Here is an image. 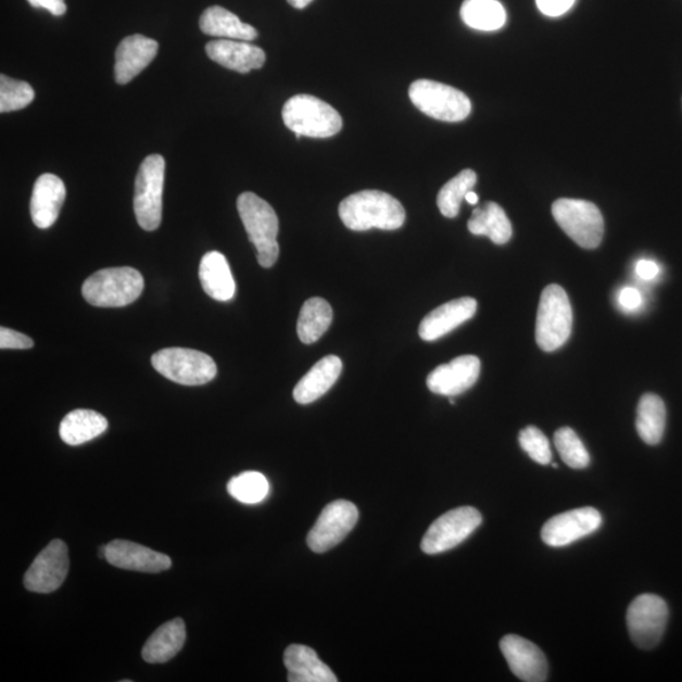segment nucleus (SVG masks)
I'll return each mask as SVG.
<instances>
[{"instance_id": "473e14b6", "label": "nucleus", "mask_w": 682, "mask_h": 682, "mask_svg": "<svg viewBox=\"0 0 682 682\" xmlns=\"http://www.w3.org/2000/svg\"><path fill=\"white\" fill-rule=\"evenodd\" d=\"M227 488L231 497L244 505H258L269 493L268 480L258 471H245L231 478Z\"/></svg>"}, {"instance_id": "ea45409f", "label": "nucleus", "mask_w": 682, "mask_h": 682, "mask_svg": "<svg viewBox=\"0 0 682 682\" xmlns=\"http://www.w3.org/2000/svg\"><path fill=\"white\" fill-rule=\"evenodd\" d=\"M641 293L632 289V287H626V289L619 294V302L627 310H634L641 305Z\"/></svg>"}, {"instance_id": "412c9836", "label": "nucleus", "mask_w": 682, "mask_h": 682, "mask_svg": "<svg viewBox=\"0 0 682 682\" xmlns=\"http://www.w3.org/2000/svg\"><path fill=\"white\" fill-rule=\"evenodd\" d=\"M209 59L239 74H250L266 62V53L247 41L218 40L206 45Z\"/></svg>"}, {"instance_id": "e433bc0d", "label": "nucleus", "mask_w": 682, "mask_h": 682, "mask_svg": "<svg viewBox=\"0 0 682 682\" xmlns=\"http://www.w3.org/2000/svg\"><path fill=\"white\" fill-rule=\"evenodd\" d=\"M35 345L34 340L18 331L2 328L0 329V348L3 349H30Z\"/></svg>"}, {"instance_id": "58836bf2", "label": "nucleus", "mask_w": 682, "mask_h": 682, "mask_svg": "<svg viewBox=\"0 0 682 682\" xmlns=\"http://www.w3.org/2000/svg\"><path fill=\"white\" fill-rule=\"evenodd\" d=\"M27 2L34 8H42V10L49 11L52 15H64L67 12L65 0H27Z\"/></svg>"}, {"instance_id": "39448f33", "label": "nucleus", "mask_w": 682, "mask_h": 682, "mask_svg": "<svg viewBox=\"0 0 682 682\" xmlns=\"http://www.w3.org/2000/svg\"><path fill=\"white\" fill-rule=\"evenodd\" d=\"M572 319L568 293L559 285L547 286L541 293L536 320V341L542 351L552 353L567 343Z\"/></svg>"}, {"instance_id": "1a4fd4ad", "label": "nucleus", "mask_w": 682, "mask_h": 682, "mask_svg": "<svg viewBox=\"0 0 682 682\" xmlns=\"http://www.w3.org/2000/svg\"><path fill=\"white\" fill-rule=\"evenodd\" d=\"M554 219L581 248L595 250L604 237V219L591 201L559 199L553 204Z\"/></svg>"}, {"instance_id": "aec40b11", "label": "nucleus", "mask_w": 682, "mask_h": 682, "mask_svg": "<svg viewBox=\"0 0 682 682\" xmlns=\"http://www.w3.org/2000/svg\"><path fill=\"white\" fill-rule=\"evenodd\" d=\"M66 199L65 184L56 175L45 174L35 184L30 199V216L37 228L49 229L59 219Z\"/></svg>"}, {"instance_id": "2eb2a0df", "label": "nucleus", "mask_w": 682, "mask_h": 682, "mask_svg": "<svg viewBox=\"0 0 682 682\" xmlns=\"http://www.w3.org/2000/svg\"><path fill=\"white\" fill-rule=\"evenodd\" d=\"M500 647L512 672L526 682L547 680L548 665L542 651L529 640L517 634H507L501 640Z\"/></svg>"}, {"instance_id": "20e7f679", "label": "nucleus", "mask_w": 682, "mask_h": 682, "mask_svg": "<svg viewBox=\"0 0 682 682\" xmlns=\"http://www.w3.org/2000/svg\"><path fill=\"white\" fill-rule=\"evenodd\" d=\"M285 126L296 135L310 138H329L343 128V119L330 104L313 96H294L282 110Z\"/></svg>"}, {"instance_id": "c756f323", "label": "nucleus", "mask_w": 682, "mask_h": 682, "mask_svg": "<svg viewBox=\"0 0 682 682\" xmlns=\"http://www.w3.org/2000/svg\"><path fill=\"white\" fill-rule=\"evenodd\" d=\"M332 321V308L320 298L310 299L301 308L298 336L302 343L314 344L328 331Z\"/></svg>"}, {"instance_id": "6e6552de", "label": "nucleus", "mask_w": 682, "mask_h": 682, "mask_svg": "<svg viewBox=\"0 0 682 682\" xmlns=\"http://www.w3.org/2000/svg\"><path fill=\"white\" fill-rule=\"evenodd\" d=\"M165 159L151 154L144 159L136 178L135 214L139 227L147 231L160 228L162 195L165 185Z\"/></svg>"}, {"instance_id": "2f4dec72", "label": "nucleus", "mask_w": 682, "mask_h": 682, "mask_svg": "<svg viewBox=\"0 0 682 682\" xmlns=\"http://www.w3.org/2000/svg\"><path fill=\"white\" fill-rule=\"evenodd\" d=\"M477 174L472 169H464L443 186L438 195V206L445 218H456L467 193L475 188Z\"/></svg>"}, {"instance_id": "37998d69", "label": "nucleus", "mask_w": 682, "mask_h": 682, "mask_svg": "<svg viewBox=\"0 0 682 682\" xmlns=\"http://www.w3.org/2000/svg\"><path fill=\"white\" fill-rule=\"evenodd\" d=\"M465 200H467L470 205H477L479 198L477 193L471 190L467 193V197H465Z\"/></svg>"}, {"instance_id": "a211bd4d", "label": "nucleus", "mask_w": 682, "mask_h": 682, "mask_svg": "<svg viewBox=\"0 0 682 682\" xmlns=\"http://www.w3.org/2000/svg\"><path fill=\"white\" fill-rule=\"evenodd\" d=\"M159 43L152 38L134 35L119 43L115 52V81L126 85L141 74L157 56Z\"/></svg>"}, {"instance_id": "7c9ffc66", "label": "nucleus", "mask_w": 682, "mask_h": 682, "mask_svg": "<svg viewBox=\"0 0 682 682\" xmlns=\"http://www.w3.org/2000/svg\"><path fill=\"white\" fill-rule=\"evenodd\" d=\"M460 15L465 25L485 33L501 29L507 22L505 7L498 0H465Z\"/></svg>"}, {"instance_id": "a19ab883", "label": "nucleus", "mask_w": 682, "mask_h": 682, "mask_svg": "<svg viewBox=\"0 0 682 682\" xmlns=\"http://www.w3.org/2000/svg\"><path fill=\"white\" fill-rule=\"evenodd\" d=\"M635 270H637V275L642 278V280H654V278L660 273V268H658L657 263L648 260H642L635 266Z\"/></svg>"}, {"instance_id": "393cba45", "label": "nucleus", "mask_w": 682, "mask_h": 682, "mask_svg": "<svg viewBox=\"0 0 682 682\" xmlns=\"http://www.w3.org/2000/svg\"><path fill=\"white\" fill-rule=\"evenodd\" d=\"M200 29L207 36L218 37L222 40L251 42L258 37V30L243 23L238 15L226 8L214 5L201 14Z\"/></svg>"}, {"instance_id": "79ce46f5", "label": "nucleus", "mask_w": 682, "mask_h": 682, "mask_svg": "<svg viewBox=\"0 0 682 682\" xmlns=\"http://www.w3.org/2000/svg\"><path fill=\"white\" fill-rule=\"evenodd\" d=\"M296 10H304L313 0H287Z\"/></svg>"}, {"instance_id": "b1692460", "label": "nucleus", "mask_w": 682, "mask_h": 682, "mask_svg": "<svg viewBox=\"0 0 682 682\" xmlns=\"http://www.w3.org/2000/svg\"><path fill=\"white\" fill-rule=\"evenodd\" d=\"M199 277L207 296L216 301H230L237 286L229 263L219 252H209L200 262Z\"/></svg>"}, {"instance_id": "c9c22d12", "label": "nucleus", "mask_w": 682, "mask_h": 682, "mask_svg": "<svg viewBox=\"0 0 682 682\" xmlns=\"http://www.w3.org/2000/svg\"><path fill=\"white\" fill-rule=\"evenodd\" d=\"M519 445L523 449V451L529 454L533 462H536L541 465H547L553 460L552 447H550V443L545 433L534 428V426H529V428L523 429L519 432Z\"/></svg>"}, {"instance_id": "72a5a7b5", "label": "nucleus", "mask_w": 682, "mask_h": 682, "mask_svg": "<svg viewBox=\"0 0 682 682\" xmlns=\"http://www.w3.org/2000/svg\"><path fill=\"white\" fill-rule=\"evenodd\" d=\"M555 446L561 459L572 469H584L591 463V456L578 433L570 428H561L555 432Z\"/></svg>"}, {"instance_id": "7ed1b4c3", "label": "nucleus", "mask_w": 682, "mask_h": 682, "mask_svg": "<svg viewBox=\"0 0 682 682\" xmlns=\"http://www.w3.org/2000/svg\"><path fill=\"white\" fill-rule=\"evenodd\" d=\"M144 289L143 276L130 267L105 268L83 285V296L97 307H124L134 304Z\"/></svg>"}, {"instance_id": "f8f14e48", "label": "nucleus", "mask_w": 682, "mask_h": 682, "mask_svg": "<svg viewBox=\"0 0 682 682\" xmlns=\"http://www.w3.org/2000/svg\"><path fill=\"white\" fill-rule=\"evenodd\" d=\"M358 508L348 501H336L324 508L313 530L308 532L307 545L314 553L329 552L343 541L358 522Z\"/></svg>"}, {"instance_id": "f03ea898", "label": "nucleus", "mask_w": 682, "mask_h": 682, "mask_svg": "<svg viewBox=\"0 0 682 682\" xmlns=\"http://www.w3.org/2000/svg\"><path fill=\"white\" fill-rule=\"evenodd\" d=\"M237 206L248 238L257 251L260 265L263 268L273 267L280 255V245L277 243L280 223L274 207L253 192L242 193Z\"/></svg>"}, {"instance_id": "bb28decb", "label": "nucleus", "mask_w": 682, "mask_h": 682, "mask_svg": "<svg viewBox=\"0 0 682 682\" xmlns=\"http://www.w3.org/2000/svg\"><path fill=\"white\" fill-rule=\"evenodd\" d=\"M108 430V420L91 409H75L60 424V438L70 446H79Z\"/></svg>"}, {"instance_id": "cd10ccee", "label": "nucleus", "mask_w": 682, "mask_h": 682, "mask_svg": "<svg viewBox=\"0 0 682 682\" xmlns=\"http://www.w3.org/2000/svg\"><path fill=\"white\" fill-rule=\"evenodd\" d=\"M471 235L485 236L494 244L503 245L512 238V224L507 214L495 203H487L483 207L475 209L468 222Z\"/></svg>"}, {"instance_id": "4be33fe9", "label": "nucleus", "mask_w": 682, "mask_h": 682, "mask_svg": "<svg viewBox=\"0 0 682 682\" xmlns=\"http://www.w3.org/2000/svg\"><path fill=\"white\" fill-rule=\"evenodd\" d=\"M341 370H343V362L338 356H325L294 387V401L300 403V405H310V403L319 400L336 384Z\"/></svg>"}, {"instance_id": "9d476101", "label": "nucleus", "mask_w": 682, "mask_h": 682, "mask_svg": "<svg viewBox=\"0 0 682 682\" xmlns=\"http://www.w3.org/2000/svg\"><path fill=\"white\" fill-rule=\"evenodd\" d=\"M669 607L661 596L642 594L628 607L627 626L635 646L654 648L662 640L668 624Z\"/></svg>"}, {"instance_id": "0eeeda50", "label": "nucleus", "mask_w": 682, "mask_h": 682, "mask_svg": "<svg viewBox=\"0 0 682 682\" xmlns=\"http://www.w3.org/2000/svg\"><path fill=\"white\" fill-rule=\"evenodd\" d=\"M408 96L418 111L441 122H462L471 112L469 98L445 84L417 80L411 84Z\"/></svg>"}, {"instance_id": "dca6fc26", "label": "nucleus", "mask_w": 682, "mask_h": 682, "mask_svg": "<svg viewBox=\"0 0 682 682\" xmlns=\"http://www.w3.org/2000/svg\"><path fill=\"white\" fill-rule=\"evenodd\" d=\"M480 361L475 355H463L433 369L428 377L432 393L454 397L467 392L478 381Z\"/></svg>"}, {"instance_id": "c85d7f7f", "label": "nucleus", "mask_w": 682, "mask_h": 682, "mask_svg": "<svg viewBox=\"0 0 682 682\" xmlns=\"http://www.w3.org/2000/svg\"><path fill=\"white\" fill-rule=\"evenodd\" d=\"M635 428L643 443L648 445L661 443L666 429V406L657 394L646 393L640 400Z\"/></svg>"}, {"instance_id": "f3484780", "label": "nucleus", "mask_w": 682, "mask_h": 682, "mask_svg": "<svg viewBox=\"0 0 682 682\" xmlns=\"http://www.w3.org/2000/svg\"><path fill=\"white\" fill-rule=\"evenodd\" d=\"M108 563L113 567L149 573H157L173 567L169 556L127 540H114L106 545Z\"/></svg>"}, {"instance_id": "a878e982", "label": "nucleus", "mask_w": 682, "mask_h": 682, "mask_svg": "<svg viewBox=\"0 0 682 682\" xmlns=\"http://www.w3.org/2000/svg\"><path fill=\"white\" fill-rule=\"evenodd\" d=\"M186 642V626L181 618L162 624L147 640L142 657L149 664H165L180 653Z\"/></svg>"}, {"instance_id": "ddd939ff", "label": "nucleus", "mask_w": 682, "mask_h": 682, "mask_svg": "<svg viewBox=\"0 0 682 682\" xmlns=\"http://www.w3.org/2000/svg\"><path fill=\"white\" fill-rule=\"evenodd\" d=\"M68 568L67 545L64 541L53 540L38 554L23 583L29 592L50 594L64 584Z\"/></svg>"}, {"instance_id": "f257e3e1", "label": "nucleus", "mask_w": 682, "mask_h": 682, "mask_svg": "<svg viewBox=\"0 0 682 682\" xmlns=\"http://www.w3.org/2000/svg\"><path fill=\"white\" fill-rule=\"evenodd\" d=\"M339 216L348 229L367 231L374 228L396 230L406 220L405 207L390 193L364 190L341 201Z\"/></svg>"}, {"instance_id": "4468645a", "label": "nucleus", "mask_w": 682, "mask_h": 682, "mask_svg": "<svg viewBox=\"0 0 682 682\" xmlns=\"http://www.w3.org/2000/svg\"><path fill=\"white\" fill-rule=\"evenodd\" d=\"M602 515L593 507L564 512L542 527L541 539L547 546L564 547L589 536L602 526Z\"/></svg>"}, {"instance_id": "5701e85b", "label": "nucleus", "mask_w": 682, "mask_h": 682, "mask_svg": "<svg viewBox=\"0 0 682 682\" xmlns=\"http://www.w3.org/2000/svg\"><path fill=\"white\" fill-rule=\"evenodd\" d=\"M283 662L290 682H337L336 673L325 665L313 648L291 645L286 648Z\"/></svg>"}, {"instance_id": "6ab92c4d", "label": "nucleus", "mask_w": 682, "mask_h": 682, "mask_svg": "<svg viewBox=\"0 0 682 682\" xmlns=\"http://www.w3.org/2000/svg\"><path fill=\"white\" fill-rule=\"evenodd\" d=\"M477 301L463 298L446 302L433 310L420 324L418 334L425 341H435L467 323L477 313Z\"/></svg>"}, {"instance_id": "9b49d317", "label": "nucleus", "mask_w": 682, "mask_h": 682, "mask_svg": "<svg viewBox=\"0 0 682 682\" xmlns=\"http://www.w3.org/2000/svg\"><path fill=\"white\" fill-rule=\"evenodd\" d=\"M483 522L480 512L472 507L449 510L433 522L421 542L425 554L437 555L460 545Z\"/></svg>"}, {"instance_id": "f704fd0d", "label": "nucleus", "mask_w": 682, "mask_h": 682, "mask_svg": "<svg viewBox=\"0 0 682 682\" xmlns=\"http://www.w3.org/2000/svg\"><path fill=\"white\" fill-rule=\"evenodd\" d=\"M35 90L26 81L0 76V112L11 113L23 110L34 102Z\"/></svg>"}, {"instance_id": "4c0bfd02", "label": "nucleus", "mask_w": 682, "mask_h": 682, "mask_svg": "<svg viewBox=\"0 0 682 682\" xmlns=\"http://www.w3.org/2000/svg\"><path fill=\"white\" fill-rule=\"evenodd\" d=\"M577 0H536V4L542 14L547 17H560L568 13Z\"/></svg>"}, {"instance_id": "423d86ee", "label": "nucleus", "mask_w": 682, "mask_h": 682, "mask_svg": "<svg viewBox=\"0 0 682 682\" xmlns=\"http://www.w3.org/2000/svg\"><path fill=\"white\" fill-rule=\"evenodd\" d=\"M152 366L169 381L182 386H203L218 374L211 355L186 348L162 349L153 354Z\"/></svg>"}]
</instances>
